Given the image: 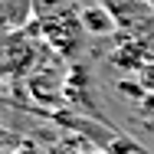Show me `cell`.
<instances>
[{
    "mask_svg": "<svg viewBox=\"0 0 154 154\" xmlns=\"http://www.w3.org/2000/svg\"><path fill=\"white\" fill-rule=\"evenodd\" d=\"M36 66V36L23 33H0V75H30Z\"/></svg>",
    "mask_w": 154,
    "mask_h": 154,
    "instance_id": "obj_2",
    "label": "cell"
},
{
    "mask_svg": "<svg viewBox=\"0 0 154 154\" xmlns=\"http://www.w3.org/2000/svg\"><path fill=\"white\" fill-rule=\"evenodd\" d=\"M33 10H36V17H49V13L66 10V0H33Z\"/></svg>",
    "mask_w": 154,
    "mask_h": 154,
    "instance_id": "obj_7",
    "label": "cell"
},
{
    "mask_svg": "<svg viewBox=\"0 0 154 154\" xmlns=\"http://www.w3.org/2000/svg\"><path fill=\"white\" fill-rule=\"evenodd\" d=\"M33 0H0V33H23L33 26Z\"/></svg>",
    "mask_w": 154,
    "mask_h": 154,
    "instance_id": "obj_4",
    "label": "cell"
},
{
    "mask_svg": "<svg viewBox=\"0 0 154 154\" xmlns=\"http://www.w3.org/2000/svg\"><path fill=\"white\" fill-rule=\"evenodd\" d=\"M79 154H108V151H92V148H89V151H79Z\"/></svg>",
    "mask_w": 154,
    "mask_h": 154,
    "instance_id": "obj_10",
    "label": "cell"
},
{
    "mask_svg": "<svg viewBox=\"0 0 154 154\" xmlns=\"http://www.w3.org/2000/svg\"><path fill=\"white\" fill-rule=\"evenodd\" d=\"M108 13H112V20H115V26H122V30H138V23H154V7L148 0H98Z\"/></svg>",
    "mask_w": 154,
    "mask_h": 154,
    "instance_id": "obj_3",
    "label": "cell"
},
{
    "mask_svg": "<svg viewBox=\"0 0 154 154\" xmlns=\"http://www.w3.org/2000/svg\"><path fill=\"white\" fill-rule=\"evenodd\" d=\"M148 3H151V7H154V0H148Z\"/></svg>",
    "mask_w": 154,
    "mask_h": 154,
    "instance_id": "obj_12",
    "label": "cell"
},
{
    "mask_svg": "<svg viewBox=\"0 0 154 154\" xmlns=\"http://www.w3.org/2000/svg\"><path fill=\"white\" fill-rule=\"evenodd\" d=\"M10 154H43V148L36 144V141H30V138H20L17 144H13V151Z\"/></svg>",
    "mask_w": 154,
    "mask_h": 154,
    "instance_id": "obj_8",
    "label": "cell"
},
{
    "mask_svg": "<svg viewBox=\"0 0 154 154\" xmlns=\"http://www.w3.org/2000/svg\"><path fill=\"white\" fill-rule=\"evenodd\" d=\"M0 92H3V75H0Z\"/></svg>",
    "mask_w": 154,
    "mask_h": 154,
    "instance_id": "obj_11",
    "label": "cell"
},
{
    "mask_svg": "<svg viewBox=\"0 0 154 154\" xmlns=\"http://www.w3.org/2000/svg\"><path fill=\"white\" fill-rule=\"evenodd\" d=\"M79 17H82V26H85L89 36H108V33L115 30V20H112V13H108L102 3H95V7H82Z\"/></svg>",
    "mask_w": 154,
    "mask_h": 154,
    "instance_id": "obj_6",
    "label": "cell"
},
{
    "mask_svg": "<svg viewBox=\"0 0 154 154\" xmlns=\"http://www.w3.org/2000/svg\"><path fill=\"white\" fill-rule=\"evenodd\" d=\"M30 33L36 39H43L56 56H79L82 43H85V26H82V17L75 10H59V13H49V17H36L33 20Z\"/></svg>",
    "mask_w": 154,
    "mask_h": 154,
    "instance_id": "obj_1",
    "label": "cell"
},
{
    "mask_svg": "<svg viewBox=\"0 0 154 154\" xmlns=\"http://www.w3.org/2000/svg\"><path fill=\"white\" fill-rule=\"evenodd\" d=\"M17 141H20V138H17V134H10V131H7L3 125H0V154H10Z\"/></svg>",
    "mask_w": 154,
    "mask_h": 154,
    "instance_id": "obj_9",
    "label": "cell"
},
{
    "mask_svg": "<svg viewBox=\"0 0 154 154\" xmlns=\"http://www.w3.org/2000/svg\"><path fill=\"white\" fill-rule=\"evenodd\" d=\"M148 46H144V39L141 36H128L125 43L115 46V53H112V62L118 66V69H131V72H141L144 66H148V53H144Z\"/></svg>",
    "mask_w": 154,
    "mask_h": 154,
    "instance_id": "obj_5",
    "label": "cell"
}]
</instances>
